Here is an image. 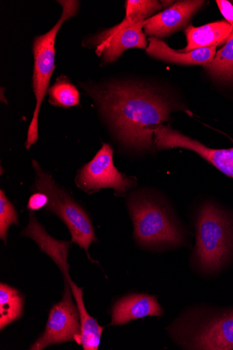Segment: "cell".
<instances>
[{
  "label": "cell",
  "mask_w": 233,
  "mask_h": 350,
  "mask_svg": "<svg viewBox=\"0 0 233 350\" xmlns=\"http://www.w3.org/2000/svg\"><path fill=\"white\" fill-rule=\"evenodd\" d=\"M96 98L118 138L139 150L152 146L154 131L169 120L174 109L161 95L135 85H112L100 91Z\"/></svg>",
  "instance_id": "1"
},
{
  "label": "cell",
  "mask_w": 233,
  "mask_h": 350,
  "mask_svg": "<svg viewBox=\"0 0 233 350\" xmlns=\"http://www.w3.org/2000/svg\"><path fill=\"white\" fill-rule=\"evenodd\" d=\"M172 342L187 350L233 349V307L192 305L165 327Z\"/></svg>",
  "instance_id": "2"
},
{
  "label": "cell",
  "mask_w": 233,
  "mask_h": 350,
  "mask_svg": "<svg viewBox=\"0 0 233 350\" xmlns=\"http://www.w3.org/2000/svg\"><path fill=\"white\" fill-rule=\"evenodd\" d=\"M127 206L141 247L160 252L188 246L187 231L165 200L136 193L128 198Z\"/></svg>",
  "instance_id": "3"
},
{
  "label": "cell",
  "mask_w": 233,
  "mask_h": 350,
  "mask_svg": "<svg viewBox=\"0 0 233 350\" xmlns=\"http://www.w3.org/2000/svg\"><path fill=\"white\" fill-rule=\"evenodd\" d=\"M195 229L190 266L205 275L219 271L233 258V217L216 204L206 202L197 211Z\"/></svg>",
  "instance_id": "4"
},
{
  "label": "cell",
  "mask_w": 233,
  "mask_h": 350,
  "mask_svg": "<svg viewBox=\"0 0 233 350\" xmlns=\"http://www.w3.org/2000/svg\"><path fill=\"white\" fill-rule=\"evenodd\" d=\"M32 166L36 173L33 190L44 193L49 198L45 209L55 213L64 222L70 232L72 243L85 251L90 261L98 264L91 258L88 251L90 245L98 240L87 213L36 161H32Z\"/></svg>",
  "instance_id": "5"
},
{
  "label": "cell",
  "mask_w": 233,
  "mask_h": 350,
  "mask_svg": "<svg viewBox=\"0 0 233 350\" xmlns=\"http://www.w3.org/2000/svg\"><path fill=\"white\" fill-rule=\"evenodd\" d=\"M59 3L62 6L63 12L58 22L46 34L37 37L33 44V52H34L35 56L33 88H34L37 105L27 133L25 144L27 150L39 139L38 121L40 107L47 92H49L51 78L55 68V44L57 34L63 23L74 16L79 10V1H74V0L63 1L61 0V1H59Z\"/></svg>",
  "instance_id": "6"
},
{
  "label": "cell",
  "mask_w": 233,
  "mask_h": 350,
  "mask_svg": "<svg viewBox=\"0 0 233 350\" xmlns=\"http://www.w3.org/2000/svg\"><path fill=\"white\" fill-rule=\"evenodd\" d=\"M76 183L85 193L91 194L100 189L112 188L116 196H124L137 180L120 172L113 163L112 147L105 144L89 163L77 174Z\"/></svg>",
  "instance_id": "7"
},
{
  "label": "cell",
  "mask_w": 233,
  "mask_h": 350,
  "mask_svg": "<svg viewBox=\"0 0 233 350\" xmlns=\"http://www.w3.org/2000/svg\"><path fill=\"white\" fill-rule=\"evenodd\" d=\"M73 297L69 283L64 282L61 300L51 309L44 332L29 349L42 350L70 341L81 345L80 312Z\"/></svg>",
  "instance_id": "8"
},
{
  "label": "cell",
  "mask_w": 233,
  "mask_h": 350,
  "mask_svg": "<svg viewBox=\"0 0 233 350\" xmlns=\"http://www.w3.org/2000/svg\"><path fill=\"white\" fill-rule=\"evenodd\" d=\"M154 144L159 150L181 148L192 150L225 176L233 178V148L213 149L192 139L169 126L161 125L154 132Z\"/></svg>",
  "instance_id": "9"
},
{
  "label": "cell",
  "mask_w": 233,
  "mask_h": 350,
  "mask_svg": "<svg viewBox=\"0 0 233 350\" xmlns=\"http://www.w3.org/2000/svg\"><path fill=\"white\" fill-rule=\"evenodd\" d=\"M143 23H133L125 18L120 24L102 31L94 39L97 55L102 56L106 62H112L127 49H146Z\"/></svg>",
  "instance_id": "10"
},
{
  "label": "cell",
  "mask_w": 233,
  "mask_h": 350,
  "mask_svg": "<svg viewBox=\"0 0 233 350\" xmlns=\"http://www.w3.org/2000/svg\"><path fill=\"white\" fill-rule=\"evenodd\" d=\"M204 3L200 0L176 2L169 8L144 21L145 34L157 39L169 37L183 29Z\"/></svg>",
  "instance_id": "11"
},
{
  "label": "cell",
  "mask_w": 233,
  "mask_h": 350,
  "mask_svg": "<svg viewBox=\"0 0 233 350\" xmlns=\"http://www.w3.org/2000/svg\"><path fill=\"white\" fill-rule=\"evenodd\" d=\"M111 313V325L123 326L149 316L161 317L164 311L156 297L148 294H130L118 299Z\"/></svg>",
  "instance_id": "12"
},
{
  "label": "cell",
  "mask_w": 233,
  "mask_h": 350,
  "mask_svg": "<svg viewBox=\"0 0 233 350\" xmlns=\"http://www.w3.org/2000/svg\"><path fill=\"white\" fill-rule=\"evenodd\" d=\"M147 53L162 61L186 66H205L215 58L216 46L197 49L188 53L176 51L155 38H149Z\"/></svg>",
  "instance_id": "13"
},
{
  "label": "cell",
  "mask_w": 233,
  "mask_h": 350,
  "mask_svg": "<svg viewBox=\"0 0 233 350\" xmlns=\"http://www.w3.org/2000/svg\"><path fill=\"white\" fill-rule=\"evenodd\" d=\"M233 27L226 21H217L201 27L189 25L185 29L187 46L181 52L217 46L225 42Z\"/></svg>",
  "instance_id": "14"
},
{
  "label": "cell",
  "mask_w": 233,
  "mask_h": 350,
  "mask_svg": "<svg viewBox=\"0 0 233 350\" xmlns=\"http://www.w3.org/2000/svg\"><path fill=\"white\" fill-rule=\"evenodd\" d=\"M24 297L21 293L7 284H0V329L3 331L23 316Z\"/></svg>",
  "instance_id": "15"
},
{
  "label": "cell",
  "mask_w": 233,
  "mask_h": 350,
  "mask_svg": "<svg viewBox=\"0 0 233 350\" xmlns=\"http://www.w3.org/2000/svg\"><path fill=\"white\" fill-rule=\"evenodd\" d=\"M204 67L217 81L233 83V29L225 46L217 53L213 60Z\"/></svg>",
  "instance_id": "16"
},
{
  "label": "cell",
  "mask_w": 233,
  "mask_h": 350,
  "mask_svg": "<svg viewBox=\"0 0 233 350\" xmlns=\"http://www.w3.org/2000/svg\"><path fill=\"white\" fill-rule=\"evenodd\" d=\"M49 103L55 107L70 108L79 105L80 94L75 85L66 78L59 77L49 90Z\"/></svg>",
  "instance_id": "17"
},
{
  "label": "cell",
  "mask_w": 233,
  "mask_h": 350,
  "mask_svg": "<svg viewBox=\"0 0 233 350\" xmlns=\"http://www.w3.org/2000/svg\"><path fill=\"white\" fill-rule=\"evenodd\" d=\"M126 18L133 23H143L156 12L172 7L173 1L155 0H128L126 2Z\"/></svg>",
  "instance_id": "18"
},
{
  "label": "cell",
  "mask_w": 233,
  "mask_h": 350,
  "mask_svg": "<svg viewBox=\"0 0 233 350\" xmlns=\"http://www.w3.org/2000/svg\"><path fill=\"white\" fill-rule=\"evenodd\" d=\"M18 226V217L16 210L8 199L4 191H0V238L7 245L8 233L10 228Z\"/></svg>",
  "instance_id": "19"
},
{
  "label": "cell",
  "mask_w": 233,
  "mask_h": 350,
  "mask_svg": "<svg viewBox=\"0 0 233 350\" xmlns=\"http://www.w3.org/2000/svg\"><path fill=\"white\" fill-rule=\"evenodd\" d=\"M49 202V198L46 194L36 192L29 198L27 208L30 211H39L45 208Z\"/></svg>",
  "instance_id": "20"
},
{
  "label": "cell",
  "mask_w": 233,
  "mask_h": 350,
  "mask_svg": "<svg viewBox=\"0 0 233 350\" xmlns=\"http://www.w3.org/2000/svg\"><path fill=\"white\" fill-rule=\"evenodd\" d=\"M216 3L226 22L233 27V5L226 0H217Z\"/></svg>",
  "instance_id": "21"
},
{
  "label": "cell",
  "mask_w": 233,
  "mask_h": 350,
  "mask_svg": "<svg viewBox=\"0 0 233 350\" xmlns=\"http://www.w3.org/2000/svg\"><path fill=\"white\" fill-rule=\"evenodd\" d=\"M232 3H233V1H232Z\"/></svg>",
  "instance_id": "22"
}]
</instances>
